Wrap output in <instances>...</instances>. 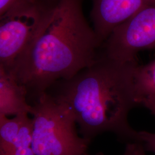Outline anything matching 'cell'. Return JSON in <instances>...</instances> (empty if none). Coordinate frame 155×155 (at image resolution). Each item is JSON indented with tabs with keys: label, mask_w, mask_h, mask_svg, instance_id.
Segmentation results:
<instances>
[{
	"label": "cell",
	"mask_w": 155,
	"mask_h": 155,
	"mask_svg": "<svg viewBox=\"0 0 155 155\" xmlns=\"http://www.w3.org/2000/svg\"><path fill=\"white\" fill-rule=\"evenodd\" d=\"M101 48L83 16L81 0H58L32 41L5 70L28 95L38 98L57 81L70 79L91 66Z\"/></svg>",
	"instance_id": "6da1fadb"
},
{
	"label": "cell",
	"mask_w": 155,
	"mask_h": 155,
	"mask_svg": "<svg viewBox=\"0 0 155 155\" xmlns=\"http://www.w3.org/2000/svg\"><path fill=\"white\" fill-rule=\"evenodd\" d=\"M137 61H119L102 52L90 66L64 81L56 98L68 106L82 137L91 140L101 133H115L136 142L137 133L127 116L139 105L134 83Z\"/></svg>",
	"instance_id": "7a4b0ae2"
},
{
	"label": "cell",
	"mask_w": 155,
	"mask_h": 155,
	"mask_svg": "<svg viewBox=\"0 0 155 155\" xmlns=\"http://www.w3.org/2000/svg\"><path fill=\"white\" fill-rule=\"evenodd\" d=\"M33 116L32 147L36 155H88L90 140L79 136L72 111L55 96L39 95Z\"/></svg>",
	"instance_id": "3957f363"
},
{
	"label": "cell",
	"mask_w": 155,
	"mask_h": 155,
	"mask_svg": "<svg viewBox=\"0 0 155 155\" xmlns=\"http://www.w3.org/2000/svg\"><path fill=\"white\" fill-rule=\"evenodd\" d=\"M58 0H20L0 18V66L11 67L26 48Z\"/></svg>",
	"instance_id": "277c9868"
},
{
	"label": "cell",
	"mask_w": 155,
	"mask_h": 155,
	"mask_svg": "<svg viewBox=\"0 0 155 155\" xmlns=\"http://www.w3.org/2000/svg\"><path fill=\"white\" fill-rule=\"evenodd\" d=\"M155 47V5L150 6L118 26L101 46L111 59L136 61L140 51Z\"/></svg>",
	"instance_id": "5b68a950"
},
{
	"label": "cell",
	"mask_w": 155,
	"mask_h": 155,
	"mask_svg": "<svg viewBox=\"0 0 155 155\" xmlns=\"http://www.w3.org/2000/svg\"><path fill=\"white\" fill-rule=\"evenodd\" d=\"M91 17L101 46L116 28L155 0H93Z\"/></svg>",
	"instance_id": "8992f818"
},
{
	"label": "cell",
	"mask_w": 155,
	"mask_h": 155,
	"mask_svg": "<svg viewBox=\"0 0 155 155\" xmlns=\"http://www.w3.org/2000/svg\"><path fill=\"white\" fill-rule=\"evenodd\" d=\"M27 95L26 88L0 66V114L8 116L30 113L32 106L27 101Z\"/></svg>",
	"instance_id": "52a82bcc"
},
{
	"label": "cell",
	"mask_w": 155,
	"mask_h": 155,
	"mask_svg": "<svg viewBox=\"0 0 155 155\" xmlns=\"http://www.w3.org/2000/svg\"><path fill=\"white\" fill-rule=\"evenodd\" d=\"M134 83L139 105L144 106L155 116V60L134 71Z\"/></svg>",
	"instance_id": "ba28073f"
},
{
	"label": "cell",
	"mask_w": 155,
	"mask_h": 155,
	"mask_svg": "<svg viewBox=\"0 0 155 155\" xmlns=\"http://www.w3.org/2000/svg\"><path fill=\"white\" fill-rule=\"evenodd\" d=\"M17 115L13 118L0 114V155H11L25 117Z\"/></svg>",
	"instance_id": "9c48e42d"
},
{
	"label": "cell",
	"mask_w": 155,
	"mask_h": 155,
	"mask_svg": "<svg viewBox=\"0 0 155 155\" xmlns=\"http://www.w3.org/2000/svg\"><path fill=\"white\" fill-rule=\"evenodd\" d=\"M33 120L25 117L11 155H36L32 147Z\"/></svg>",
	"instance_id": "30bf717a"
},
{
	"label": "cell",
	"mask_w": 155,
	"mask_h": 155,
	"mask_svg": "<svg viewBox=\"0 0 155 155\" xmlns=\"http://www.w3.org/2000/svg\"><path fill=\"white\" fill-rule=\"evenodd\" d=\"M136 142L141 144L144 150L155 153V133L146 131L138 132Z\"/></svg>",
	"instance_id": "8fae6325"
},
{
	"label": "cell",
	"mask_w": 155,
	"mask_h": 155,
	"mask_svg": "<svg viewBox=\"0 0 155 155\" xmlns=\"http://www.w3.org/2000/svg\"><path fill=\"white\" fill-rule=\"evenodd\" d=\"M20 0H0V16L9 11Z\"/></svg>",
	"instance_id": "7c38bea8"
},
{
	"label": "cell",
	"mask_w": 155,
	"mask_h": 155,
	"mask_svg": "<svg viewBox=\"0 0 155 155\" xmlns=\"http://www.w3.org/2000/svg\"><path fill=\"white\" fill-rule=\"evenodd\" d=\"M130 145L132 151V155H146L145 150L143 145L139 142L130 143Z\"/></svg>",
	"instance_id": "4fadbf2b"
},
{
	"label": "cell",
	"mask_w": 155,
	"mask_h": 155,
	"mask_svg": "<svg viewBox=\"0 0 155 155\" xmlns=\"http://www.w3.org/2000/svg\"><path fill=\"white\" fill-rule=\"evenodd\" d=\"M123 155H132V152L131 147H130L129 143L127 144V148H126V150L125 151V153H124V154Z\"/></svg>",
	"instance_id": "5bb4252c"
}]
</instances>
